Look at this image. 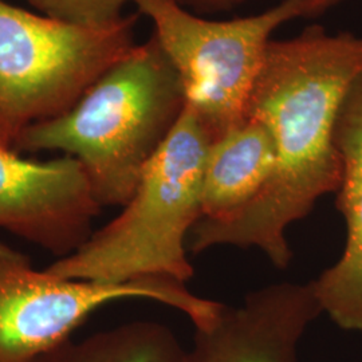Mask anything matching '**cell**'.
Returning <instances> with one entry per match:
<instances>
[{
	"label": "cell",
	"instance_id": "1",
	"mask_svg": "<svg viewBox=\"0 0 362 362\" xmlns=\"http://www.w3.org/2000/svg\"><path fill=\"white\" fill-rule=\"evenodd\" d=\"M362 74V37L321 26L272 39L247 105L246 118L272 136L275 169L258 196L228 216L196 223L188 250L255 247L274 266L293 259L287 228L306 218L325 194L337 192L342 164L334 143L337 118Z\"/></svg>",
	"mask_w": 362,
	"mask_h": 362
},
{
	"label": "cell",
	"instance_id": "2",
	"mask_svg": "<svg viewBox=\"0 0 362 362\" xmlns=\"http://www.w3.org/2000/svg\"><path fill=\"white\" fill-rule=\"evenodd\" d=\"M187 105L155 35L106 70L64 115L28 127L13 152L61 151L85 169L101 207H124Z\"/></svg>",
	"mask_w": 362,
	"mask_h": 362
},
{
	"label": "cell",
	"instance_id": "3",
	"mask_svg": "<svg viewBox=\"0 0 362 362\" xmlns=\"http://www.w3.org/2000/svg\"><path fill=\"white\" fill-rule=\"evenodd\" d=\"M212 143L206 125L185 105L122 212L93 233L77 252L57 259L46 270L95 282L145 276L189 281L194 272L187 258V242L203 218V173Z\"/></svg>",
	"mask_w": 362,
	"mask_h": 362
},
{
	"label": "cell",
	"instance_id": "4",
	"mask_svg": "<svg viewBox=\"0 0 362 362\" xmlns=\"http://www.w3.org/2000/svg\"><path fill=\"white\" fill-rule=\"evenodd\" d=\"M137 15L105 28L70 26L0 0V146L61 116L136 46Z\"/></svg>",
	"mask_w": 362,
	"mask_h": 362
},
{
	"label": "cell",
	"instance_id": "5",
	"mask_svg": "<svg viewBox=\"0 0 362 362\" xmlns=\"http://www.w3.org/2000/svg\"><path fill=\"white\" fill-rule=\"evenodd\" d=\"M180 77L187 105L214 141L246 121L247 105L275 30L303 16L302 0H282L263 13L209 21L180 0H132Z\"/></svg>",
	"mask_w": 362,
	"mask_h": 362
},
{
	"label": "cell",
	"instance_id": "6",
	"mask_svg": "<svg viewBox=\"0 0 362 362\" xmlns=\"http://www.w3.org/2000/svg\"><path fill=\"white\" fill-rule=\"evenodd\" d=\"M145 298L185 314L194 327L212 324L224 303L199 297L184 282L145 276L128 282L67 279L38 270L0 240V362H34L59 346L101 306Z\"/></svg>",
	"mask_w": 362,
	"mask_h": 362
},
{
	"label": "cell",
	"instance_id": "7",
	"mask_svg": "<svg viewBox=\"0 0 362 362\" xmlns=\"http://www.w3.org/2000/svg\"><path fill=\"white\" fill-rule=\"evenodd\" d=\"M101 208L77 158L33 161L0 146V228L66 258L90 239Z\"/></svg>",
	"mask_w": 362,
	"mask_h": 362
},
{
	"label": "cell",
	"instance_id": "8",
	"mask_svg": "<svg viewBox=\"0 0 362 362\" xmlns=\"http://www.w3.org/2000/svg\"><path fill=\"white\" fill-rule=\"evenodd\" d=\"M321 313L311 282L266 286L194 327L185 362H299V342Z\"/></svg>",
	"mask_w": 362,
	"mask_h": 362
},
{
	"label": "cell",
	"instance_id": "9",
	"mask_svg": "<svg viewBox=\"0 0 362 362\" xmlns=\"http://www.w3.org/2000/svg\"><path fill=\"white\" fill-rule=\"evenodd\" d=\"M334 143L342 164L337 207L346 226L342 255L315 281L322 313L345 330H362V74L337 118Z\"/></svg>",
	"mask_w": 362,
	"mask_h": 362
},
{
	"label": "cell",
	"instance_id": "10",
	"mask_svg": "<svg viewBox=\"0 0 362 362\" xmlns=\"http://www.w3.org/2000/svg\"><path fill=\"white\" fill-rule=\"evenodd\" d=\"M275 160L270 133L250 118L215 140L203 173V218H224L251 203L270 180Z\"/></svg>",
	"mask_w": 362,
	"mask_h": 362
},
{
	"label": "cell",
	"instance_id": "11",
	"mask_svg": "<svg viewBox=\"0 0 362 362\" xmlns=\"http://www.w3.org/2000/svg\"><path fill=\"white\" fill-rule=\"evenodd\" d=\"M173 332L153 321H136L82 339H67L34 362H185Z\"/></svg>",
	"mask_w": 362,
	"mask_h": 362
},
{
	"label": "cell",
	"instance_id": "12",
	"mask_svg": "<svg viewBox=\"0 0 362 362\" xmlns=\"http://www.w3.org/2000/svg\"><path fill=\"white\" fill-rule=\"evenodd\" d=\"M45 16L70 26L105 28L119 22L132 0H27Z\"/></svg>",
	"mask_w": 362,
	"mask_h": 362
},
{
	"label": "cell",
	"instance_id": "13",
	"mask_svg": "<svg viewBox=\"0 0 362 362\" xmlns=\"http://www.w3.org/2000/svg\"><path fill=\"white\" fill-rule=\"evenodd\" d=\"M245 0H214L212 8L230 7L233 4L242 3ZM339 0H302L303 3V16H315L325 13L327 8L333 7Z\"/></svg>",
	"mask_w": 362,
	"mask_h": 362
},
{
	"label": "cell",
	"instance_id": "14",
	"mask_svg": "<svg viewBox=\"0 0 362 362\" xmlns=\"http://www.w3.org/2000/svg\"><path fill=\"white\" fill-rule=\"evenodd\" d=\"M192 4H199V6H203V7H211L212 8V3L214 0H187Z\"/></svg>",
	"mask_w": 362,
	"mask_h": 362
}]
</instances>
